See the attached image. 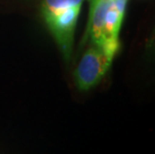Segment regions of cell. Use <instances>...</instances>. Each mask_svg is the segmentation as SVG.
Segmentation results:
<instances>
[{"label": "cell", "instance_id": "cell-1", "mask_svg": "<svg viewBox=\"0 0 155 154\" xmlns=\"http://www.w3.org/2000/svg\"><path fill=\"white\" fill-rule=\"evenodd\" d=\"M128 0H92L86 34L93 45L115 56L119 50V33Z\"/></svg>", "mask_w": 155, "mask_h": 154}, {"label": "cell", "instance_id": "cell-2", "mask_svg": "<svg viewBox=\"0 0 155 154\" xmlns=\"http://www.w3.org/2000/svg\"><path fill=\"white\" fill-rule=\"evenodd\" d=\"M84 0H42L41 12L66 62L72 55L74 33Z\"/></svg>", "mask_w": 155, "mask_h": 154}, {"label": "cell", "instance_id": "cell-3", "mask_svg": "<svg viewBox=\"0 0 155 154\" xmlns=\"http://www.w3.org/2000/svg\"><path fill=\"white\" fill-rule=\"evenodd\" d=\"M113 58L96 45L89 47L74 71L75 82L79 89L87 91L99 83L109 70Z\"/></svg>", "mask_w": 155, "mask_h": 154}, {"label": "cell", "instance_id": "cell-4", "mask_svg": "<svg viewBox=\"0 0 155 154\" xmlns=\"http://www.w3.org/2000/svg\"><path fill=\"white\" fill-rule=\"evenodd\" d=\"M145 49H146V53L151 58V60L155 61V27L153 28L150 36L147 39Z\"/></svg>", "mask_w": 155, "mask_h": 154}]
</instances>
